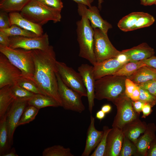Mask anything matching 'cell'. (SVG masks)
Returning a JSON list of instances; mask_svg holds the SVG:
<instances>
[{
  "label": "cell",
  "instance_id": "484cf974",
  "mask_svg": "<svg viewBox=\"0 0 156 156\" xmlns=\"http://www.w3.org/2000/svg\"><path fill=\"white\" fill-rule=\"evenodd\" d=\"M31 0H0V11L7 13L21 11Z\"/></svg>",
  "mask_w": 156,
  "mask_h": 156
},
{
  "label": "cell",
  "instance_id": "836d02e7",
  "mask_svg": "<svg viewBox=\"0 0 156 156\" xmlns=\"http://www.w3.org/2000/svg\"><path fill=\"white\" fill-rule=\"evenodd\" d=\"M137 155V148L135 145L124 136L119 156Z\"/></svg>",
  "mask_w": 156,
  "mask_h": 156
},
{
  "label": "cell",
  "instance_id": "4fadbf2b",
  "mask_svg": "<svg viewBox=\"0 0 156 156\" xmlns=\"http://www.w3.org/2000/svg\"><path fill=\"white\" fill-rule=\"evenodd\" d=\"M77 4V11L79 15L87 18L94 29L98 28L107 34L108 30L112 28V26L102 18L98 8L95 6H91L87 8V6L83 4L78 3Z\"/></svg>",
  "mask_w": 156,
  "mask_h": 156
},
{
  "label": "cell",
  "instance_id": "4316f807",
  "mask_svg": "<svg viewBox=\"0 0 156 156\" xmlns=\"http://www.w3.org/2000/svg\"><path fill=\"white\" fill-rule=\"evenodd\" d=\"M140 12L131 13L121 19L118 23V26L122 31L126 32L134 30Z\"/></svg>",
  "mask_w": 156,
  "mask_h": 156
},
{
  "label": "cell",
  "instance_id": "ee69618b",
  "mask_svg": "<svg viewBox=\"0 0 156 156\" xmlns=\"http://www.w3.org/2000/svg\"><path fill=\"white\" fill-rule=\"evenodd\" d=\"M0 44L8 47L10 44L9 37L1 31H0Z\"/></svg>",
  "mask_w": 156,
  "mask_h": 156
},
{
  "label": "cell",
  "instance_id": "7c38bea8",
  "mask_svg": "<svg viewBox=\"0 0 156 156\" xmlns=\"http://www.w3.org/2000/svg\"><path fill=\"white\" fill-rule=\"evenodd\" d=\"M21 71L13 64L7 57L0 53V88L16 83L22 77Z\"/></svg>",
  "mask_w": 156,
  "mask_h": 156
},
{
  "label": "cell",
  "instance_id": "ffe728a7",
  "mask_svg": "<svg viewBox=\"0 0 156 156\" xmlns=\"http://www.w3.org/2000/svg\"><path fill=\"white\" fill-rule=\"evenodd\" d=\"M11 25H15L24 29L34 33L39 36L43 34L42 26L35 23L24 17L18 12L9 14Z\"/></svg>",
  "mask_w": 156,
  "mask_h": 156
},
{
  "label": "cell",
  "instance_id": "f907efd6",
  "mask_svg": "<svg viewBox=\"0 0 156 156\" xmlns=\"http://www.w3.org/2000/svg\"><path fill=\"white\" fill-rule=\"evenodd\" d=\"M112 107L109 104H105L102 106L101 110L105 114L109 113L112 110Z\"/></svg>",
  "mask_w": 156,
  "mask_h": 156
},
{
  "label": "cell",
  "instance_id": "9f6ffc18",
  "mask_svg": "<svg viewBox=\"0 0 156 156\" xmlns=\"http://www.w3.org/2000/svg\"><path fill=\"white\" fill-rule=\"evenodd\" d=\"M146 1V0H140L141 4L144 5Z\"/></svg>",
  "mask_w": 156,
  "mask_h": 156
},
{
  "label": "cell",
  "instance_id": "1f68e13d",
  "mask_svg": "<svg viewBox=\"0 0 156 156\" xmlns=\"http://www.w3.org/2000/svg\"><path fill=\"white\" fill-rule=\"evenodd\" d=\"M39 109L35 107L28 105L25 109L17 125V127L29 123L33 120L38 114Z\"/></svg>",
  "mask_w": 156,
  "mask_h": 156
},
{
  "label": "cell",
  "instance_id": "bcb514c9",
  "mask_svg": "<svg viewBox=\"0 0 156 156\" xmlns=\"http://www.w3.org/2000/svg\"><path fill=\"white\" fill-rule=\"evenodd\" d=\"M141 61L146 65L156 69V56L154 55L148 58Z\"/></svg>",
  "mask_w": 156,
  "mask_h": 156
},
{
  "label": "cell",
  "instance_id": "e0dca14e",
  "mask_svg": "<svg viewBox=\"0 0 156 156\" xmlns=\"http://www.w3.org/2000/svg\"><path fill=\"white\" fill-rule=\"evenodd\" d=\"M94 123L95 118L91 115L90 122L87 133L86 145L82 156H89L98 145L103 136V131L97 130Z\"/></svg>",
  "mask_w": 156,
  "mask_h": 156
},
{
  "label": "cell",
  "instance_id": "f35d334b",
  "mask_svg": "<svg viewBox=\"0 0 156 156\" xmlns=\"http://www.w3.org/2000/svg\"><path fill=\"white\" fill-rule=\"evenodd\" d=\"M11 25L9 16L7 13L0 11V29L8 28Z\"/></svg>",
  "mask_w": 156,
  "mask_h": 156
},
{
  "label": "cell",
  "instance_id": "d6986e66",
  "mask_svg": "<svg viewBox=\"0 0 156 156\" xmlns=\"http://www.w3.org/2000/svg\"><path fill=\"white\" fill-rule=\"evenodd\" d=\"M156 127L153 123H148L143 135L138 139L135 144L137 155L146 156L147 151L152 142L156 138Z\"/></svg>",
  "mask_w": 156,
  "mask_h": 156
},
{
  "label": "cell",
  "instance_id": "7a4b0ae2",
  "mask_svg": "<svg viewBox=\"0 0 156 156\" xmlns=\"http://www.w3.org/2000/svg\"><path fill=\"white\" fill-rule=\"evenodd\" d=\"M125 76L110 75L96 80L95 84V98L106 99L112 102L125 94Z\"/></svg>",
  "mask_w": 156,
  "mask_h": 156
},
{
  "label": "cell",
  "instance_id": "603a6c76",
  "mask_svg": "<svg viewBox=\"0 0 156 156\" xmlns=\"http://www.w3.org/2000/svg\"><path fill=\"white\" fill-rule=\"evenodd\" d=\"M28 104L34 106L39 109L48 107H60L57 102L53 98L40 94H35L28 101Z\"/></svg>",
  "mask_w": 156,
  "mask_h": 156
},
{
  "label": "cell",
  "instance_id": "f5cc1de1",
  "mask_svg": "<svg viewBox=\"0 0 156 156\" xmlns=\"http://www.w3.org/2000/svg\"><path fill=\"white\" fill-rule=\"evenodd\" d=\"M105 114L104 112L101 110L96 112V117L98 119L101 120L105 117Z\"/></svg>",
  "mask_w": 156,
  "mask_h": 156
},
{
  "label": "cell",
  "instance_id": "7bdbcfd3",
  "mask_svg": "<svg viewBox=\"0 0 156 156\" xmlns=\"http://www.w3.org/2000/svg\"><path fill=\"white\" fill-rule=\"evenodd\" d=\"M152 107L150 104L145 103L142 109L143 115L142 118H145L149 115L153 111L152 109Z\"/></svg>",
  "mask_w": 156,
  "mask_h": 156
},
{
  "label": "cell",
  "instance_id": "8fae6325",
  "mask_svg": "<svg viewBox=\"0 0 156 156\" xmlns=\"http://www.w3.org/2000/svg\"><path fill=\"white\" fill-rule=\"evenodd\" d=\"M28 104V101L15 100L11 104L6 114L8 140L11 146L13 144L15 131L23 112Z\"/></svg>",
  "mask_w": 156,
  "mask_h": 156
},
{
  "label": "cell",
  "instance_id": "8d00e7d4",
  "mask_svg": "<svg viewBox=\"0 0 156 156\" xmlns=\"http://www.w3.org/2000/svg\"><path fill=\"white\" fill-rule=\"evenodd\" d=\"M139 87L140 91L139 100L150 104L152 107L155 105L156 104V97L146 90Z\"/></svg>",
  "mask_w": 156,
  "mask_h": 156
},
{
  "label": "cell",
  "instance_id": "9c48e42d",
  "mask_svg": "<svg viewBox=\"0 0 156 156\" xmlns=\"http://www.w3.org/2000/svg\"><path fill=\"white\" fill-rule=\"evenodd\" d=\"M56 65L58 73L64 84L82 97H87L86 89L79 73L68 66L64 63L57 61Z\"/></svg>",
  "mask_w": 156,
  "mask_h": 156
},
{
  "label": "cell",
  "instance_id": "d590c367",
  "mask_svg": "<svg viewBox=\"0 0 156 156\" xmlns=\"http://www.w3.org/2000/svg\"><path fill=\"white\" fill-rule=\"evenodd\" d=\"M16 83L20 86L35 94H42L37 85L33 81L23 76L19 79Z\"/></svg>",
  "mask_w": 156,
  "mask_h": 156
},
{
  "label": "cell",
  "instance_id": "5b68a950",
  "mask_svg": "<svg viewBox=\"0 0 156 156\" xmlns=\"http://www.w3.org/2000/svg\"><path fill=\"white\" fill-rule=\"evenodd\" d=\"M0 52L21 71L23 77L33 81L35 65L31 50L12 49L0 44Z\"/></svg>",
  "mask_w": 156,
  "mask_h": 156
},
{
  "label": "cell",
  "instance_id": "cb8c5ba5",
  "mask_svg": "<svg viewBox=\"0 0 156 156\" xmlns=\"http://www.w3.org/2000/svg\"><path fill=\"white\" fill-rule=\"evenodd\" d=\"M15 100L11 90L10 86H6L0 88V119L6 115L10 107Z\"/></svg>",
  "mask_w": 156,
  "mask_h": 156
},
{
  "label": "cell",
  "instance_id": "ba28073f",
  "mask_svg": "<svg viewBox=\"0 0 156 156\" xmlns=\"http://www.w3.org/2000/svg\"><path fill=\"white\" fill-rule=\"evenodd\" d=\"M58 90L62 107L66 109L81 113L85 107L81 99L82 96L78 92L66 85L58 72L56 73Z\"/></svg>",
  "mask_w": 156,
  "mask_h": 156
},
{
  "label": "cell",
  "instance_id": "2e32d148",
  "mask_svg": "<svg viewBox=\"0 0 156 156\" xmlns=\"http://www.w3.org/2000/svg\"><path fill=\"white\" fill-rule=\"evenodd\" d=\"M116 57L111 58L96 63L93 66V72L96 80L106 76L113 75L124 65Z\"/></svg>",
  "mask_w": 156,
  "mask_h": 156
},
{
  "label": "cell",
  "instance_id": "52a82bcc",
  "mask_svg": "<svg viewBox=\"0 0 156 156\" xmlns=\"http://www.w3.org/2000/svg\"><path fill=\"white\" fill-rule=\"evenodd\" d=\"M94 29V51L96 63L116 57L121 53L113 46L107 34L98 28Z\"/></svg>",
  "mask_w": 156,
  "mask_h": 156
},
{
  "label": "cell",
  "instance_id": "f1b7e54d",
  "mask_svg": "<svg viewBox=\"0 0 156 156\" xmlns=\"http://www.w3.org/2000/svg\"><path fill=\"white\" fill-rule=\"evenodd\" d=\"M1 31L9 37L14 36L35 37L39 36L34 32L30 31L15 25H12L9 28L0 29Z\"/></svg>",
  "mask_w": 156,
  "mask_h": 156
},
{
  "label": "cell",
  "instance_id": "11a10c76",
  "mask_svg": "<svg viewBox=\"0 0 156 156\" xmlns=\"http://www.w3.org/2000/svg\"><path fill=\"white\" fill-rule=\"evenodd\" d=\"M98 8L101 9V4L103 2V0H98Z\"/></svg>",
  "mask_w": 156,
  "mask_h": 156
},
{
  "label": "cell",
  "instance_id": "681fc988",
  "mask_svg": "<svg viewBox=\"0 0 156 156\" xmlns=\"http://www.w3.org/2000/svg\"><path fill=\"white\" fill-rule=\"evenodd\" d=\"M77 3H80L83 4L88 7H90L92 3L94 1V0H73Z\"/></svg>",
  "mask_w": 156,
  "mask_h": 156
},
{
  "label": "cell",
  "instance_id": "db71d44e",
  "mask_svg": "<svg viewBox=\"0 0 156 156\" xmlns=\"http://www.w3.org/2000/svg\"><path fill=\"white\" fill-rule=\"evenodd\" d=\"M156 5V0H146L144 5Z\"/></svg>",
  "mask_w": 156,
  "mask_h": 156
},
{
  "label": "cell",
  "instance_id": "816d5d0a",
  "mask_svg": "<svg viewBox=\"0 0 156 156\" xmlns=\"http://www.w3.org/2000/svg\"><path fill=\"white\" fill-rule=\"evenodd\" d=\"M16 153L15 148L13 147L10 149L8 152L5 153L3 156H18Z\"/></svg>",
  "mask_w": 156,
  "mask_h": 156
},
{
  "label": "cell",
  "instance_id": "e575fe53",
  "mask_svg": "<svg viewBox=\"0 0 156 156\" xmlns=\"http://www.w3.org/2000/svg\"><path fill=\"white\" fill-rule=\"evenodd\" d=\"M155 19L148 13L140 12L137 22L134 27V30L149 27L155 22Z\"/></svg>",
  "mask_w": 156,
  "mask_h": 156
},
{
  "label": "cell",
  "instance_id": "74e56055",
  "mask_svg": "<svg viewBox=\"0 0 156 156\" xmlns=\"http://www.w3.org/2000/svg\"><path fill=\"white\" fill-rule=\"evenodd\" d=\"M135 84L140 87L147 90L156 97V80H152L144 83Z\"/></svg>",
  "mask_w": 156,
  "mask_h": 156
},
{
  "label": "cell",
  "instance_id": "5bb4252c",
  "mask_svg": "<svg viewBox=\"0 0 156 156\" xmlns=\"http://www.w3.org/2000/svg\"><path fill=\"white\" fill-rule=\"evenodd\" d=\"M81 74L83 82L86 89L88 101V109L92 113L94 105L95 79L93 72V66L88 64H82L78 68Z\"/></svg>",
  "mask_w": 156,
  "mask_h": 156
},
{
  "label": "cell",
  "instance_id": "f546056e",
  "mask_svg": "<svg viewBox=\"0 0 156 156\" xmlns=\"http://www.w3.org/2000/svg\"><path fill=\"white\" fill-rule=\"evenodd\" d=\"M43 156H74L69 148L60 145H55L45 148L42 152Z\"/></svg>",
  "mask_w": 156,
  "mask_h": 156
},
{
  "label": "cell",
  "instance_id": "9a60e30c",
  "mask_svg": "<svg viewBox=\"0 0 156 156\" xmlns=\"http://www.w3.org/2000/svg\"><path fill=\"white\" fill-rule=\"evenodd\" d=\"M124 137L121 129L112 128L107 136L105 156H119Z\"/></svg>",
  "mask_w": 156,
  "mask_h": 156
},
{
  "label": "cell",
  "instance_id": "30bf717a",
  "mask_svg": "<svg viewBox=\"0 0 156 156\" xmlns=\"http://www.w3.org/2000/svg\"><path fill=\"white\" fill-rule=\"evenodd\" d=\"M9 47L12 49L21 48L26 50H44L49 46L48 35L47 33L40 36L29 37L14 36L9 37Z\"/></svg>",
  "mask_w": 156,
  "mask_h": 156
},
{
  "label": "cell",
  "instance_id": "4dcf8cb0",
  "mask_svg": "<svg viewBox=\"0 0 156 156\" xmlns=\"http://www.w3.org/2000/svg\"><path fill=\"white\" fill-rule=\"evenodd\" d=\"M10 88L15 100L28 101L35 94L20 86L17 83L10 86Z\"/></svg>",
  "mask_w": 156,
  "mask_h": 156
},
{
  "label": "cell",
  "instance_id": "277c9868",
  "mask_svg": "<svg viewBox=\"0 0 156 156\" xmlns=\"http://www.w3.org/2000/svg\"><path fill=\"white\" fill-rule=\"evenodd\" d=\"M76 24L79 56L88 60L94 66L96 63L94 51V29L89 20L85 16H81Z\"/></svg>",
  "mask_w": 156,
  "mask_h": 156
},
{
  "label": "cell",
  "instance_id": "83f0119b",
  "mask_svg": "<svg viewBox=\"0 0 156 156\" xmlns=\"http://www.w3.org/2000/svg\"><path fill=\"white\" fill-rule=\"evenodd\" d=\"M146 65L141 61L131 62L124 64L114 75L118 76L129 77L140 67Z\"/></svg>",
  "mask_w": 156,
  "mask_h": 156
},
{
  "label": "cell",
  "instance_id": "7dc6e473",
  "mask_svg": "<svg viewBox=\"0 0 156 156\" xmlns=\"http://www.w3.org/2000/svg\"><path fill=\"white\" fill-rule=\"evenodd\" d=\"M136 86L133 91L130 98L131 100L134 101L139 100L140 95V91L139 87Z\"/></svg>",
  "mask_w": 156,
  "mask_h": 156
},
{
  "label": "cell",
  "instance_id": "7402d4cb",
  "mask_svg": "<svg viewBox=\"0 0 156 156\" xmlns=\"http://www.w3.org/2000/svg\"><path fill=\"white\" fill-rule=\"evenodd\" d=\"M127 78L135 84L156 80V69L146 65L139 68Z\"/></svg>",
  "mask_w": 156,
  "mask_h": 156
},
{
  "label": "cell",
  "instance_id": "6f0895ef",
  "mask_svg": "<svg viewBox=\"0 0 156 156\" xmlns=\"http://www.w3.org/2000/svg\"><path fill=\"white\" fill-rule=\"evenodd\" d=\"M36 1L40 2L41 3H43L46 0H36Z\"/></svg>",
  "mask_w": 156,
  "mask_h": 156
},
{
  "label": "cell",
  "instance_id": "b9f144b4",
  "mask_svg": "<svg viewBox=\"0 0 156 156\" xmlns=\"http://www.w3.org/2000/svg\"><path fill=\"white\" fill-rule=\"evenodd\" d=\"M146 156H156V138L152 142L149 146Z\"/></svg>",
  "mask_w": 156,
  "mask_h": 156
},
{
  "label": "cell",
  "instance_id": "6da1fadb",
  "mask_svg": "<svg viewBox=\"0 0 156 156\" xmlns=\"http://www.w3.org/2000/svg\"><path fill=\"white\" fill-rule=\"evenodd\" d=\"M31 51L35 65L33 81L42 94L53 98L62 107L58 90L57 61L53 47L49 45L44 50Z\"/></svg>",
  "mask_w": 156,
  "mask_h": 156
},
{
  "label": "cell",
  "instance_id": "f6af8a7d",
  "mask_svg": "<svg viewBox=\"0 0 156 156\" xmlns=\"http://www.w3.org/2000/svg\"><path fill=\"white\" fill-rule=\"evenodd\" d=\"M145 103L138 100L134 101H132L133 107L137 113L140 114V112H142L143 107Z\"/></svg>",
  "mask_w": 156,
  "mask_h": 156
},
{
  "label": "cell",
  "instance_id": "3957f363",
  "mask_svg": "<svg viewBox=\"0 0 156 156\" xmlns=\"http://www.w3.org/2000/svg\"><path fill=\"white\" fill-rule=\"evenodd\" d=\"M60 10L50 7L36 0H31L20 13L24 17L42 26L49 21L59 22L62 18Z\"/></svg>",
  "mask_w": 156,
  "mask_h": 156
},
{
  "label": "cell",
  "instance_id": "c3c4849f",
  "mask_svg": "<svg viewBox=\"0 0 156 156\" xmlns=\"http://www.w3.org/2000/svg\"><path fill=\"white\" fill-rule=\"evenodd\" d=\"M116 58L120 63L124 64L129 62L127 56L122 52Z\"/></svg>",
  "mask_w": 156,
  "mask_h": 156
},
{
  "label": "cell",
  "instance_id": "8992f818",
  "mask_svg": "<svg viewBox=\"0 0 156 156\" xmlns=\"http://www.w3.org/2000/svg\"><path fill=\"white\" fill-rule=\"evenodd\" d=\"M112 102L116 106L117 113L112 124V128L122 129L127 124L139 118L140 114L134 109L132 101L125 94L121 95Z\"/></svg>",
  "mask_w": 156,
  "mask_h": 156
},
{
  "label": "cell",
  "instance_id": "ac0fdd59",
  "mask_svg": "<svg viewBox=\"0 0 156 156\" xmlns=\"http://www.w3.org/2000/svg\"><path fill=\"white\" fill-rule=\"evenodd\" d=\"M121 52L127 56L131 62L146 59L154 55L155 53L154 49L145 42L130 49L123 50Z\"/></svg>",
  "mask_w": 156,
  "mask_h": 156
},
{
  "label": "cell",
  "instance_id": "60d3db41",
  "mask_svg": "<svg viewBox=\"0 0 156 156\" xmlns=\"http://www.w3.org/2000/svg\"><path fill=\"white\" fill-rule=\"evenodd\" d=\"M43 3L50 7L60 11L63 7L61 0H46Z\"/></svg>",
  "mask_w": 156,
  "mask_h": 156
},
{
  "label": "cell",
  "instance_id": "d6a6232c",
  "mask_svg": "<svg viewBox=\"0 0 156 156\" xmlns=\"http://www.w3.org/2000/svg\"><path fill=\"white\" fill-rule=\"evenodd\" d=\"M112 128L110 129L107 126L103 127V134L102 138L95 148V149L90 155L91 156H105L106 149L107 139L108 134Z\"/></svg>",
  "mask_w": 156,
  "mask_h": 156
},
{
  "label": "cell",
  "instance_id": "d4e9b609",
  "mask_svg": "<svg viewBox=\"0 0 156 156\" xmlns=\"http://www.w3.org/2000/svg\"><path fill=\"white\" fill-rule=\"evenodd\" d=\"M6 115L0 119V156H3L10 150Z\"/></svg>",
  "mask_w": 156,
  "mask_h": 156
},
{
  "label": "cell",
  "instance_id": "44dd1931",
  "mask_svg": "<svg viewBox=\"0 0 156 156\" xmlns=\"http://www.w3.org/2000/svg\"><path fill=\"white\" fill-rule=\"evenodd\" d=\"M147 125L146 122L138 118L127 124L122 130L124 136L135 145L141 134L146 130Z\"/></svg>",
  "mask_w": 156,
  "mask_h": 156
},
{
  "label": "cell",
  "instance_id": "ab89813d",
  "mask_svg": "<svg viewBox=\"0 0 156 156\" xmlns=\"http://www.w3.org/2000/svg\"><path fill=\"white\" fill-rule=\"evenodd\" d=\"M125 94L130 98L136 86L133 81L127 78L125 80Z\"/></svg>",
  "mask_w": 156,
  "mask_h": 156
}]
</instances>
